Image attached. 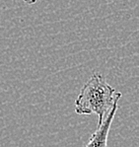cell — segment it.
I'll list each match as a JSON object with an SVG mask.
<instances>
[{
    "label": "cell",
    "mask_w": 139,
    "mask_h": 147,
    "mask_svg": "<svg viewBox=\"0 0 139 147\" xmlns=\"http://www.w3.org/2000/svg\"><path fill=\"white\" fill-rule=\"evenodd\" d=\"M120 98L122 93L116 92L102 75L94 73L75 100V113L80 116L97 115L98 125H101Z\"/></svg>",
    "instance_id": "1"
},
{
    "label": "cell",
    "mask_w": 139,
    "mask_h": 147,
    "mask_svg": "<svg viewBox=\"0 0 139 147\" xmlns=\"http://www.w3.org/2000/svg\"><path fill=\"white\" fill-rule=\"evenodd\" d=\"M118 111V105L113 108V110L109 112L106 119L101 125H98L96 131L92 134L87 143L86 147H107V136L111 129V123L115 117V113Z\"/></svg>",
    "instance_id": "2"
},
{
    "label": "cell",
    "mask_w": 139,
    "mask_h": 147,
    "mask_svg": "<svg viewBox=\"0 0 139 147\" xmlns=\"http://www.w3.org/2000/svg\"><path fill=\"white\" fill-rule=\"evenodd\" d=\"M25 3L29 4V5H32V4H35L37 1H39V0H23Z\"/></svg>",
    "instance_id": "3"
}]
</instances>
